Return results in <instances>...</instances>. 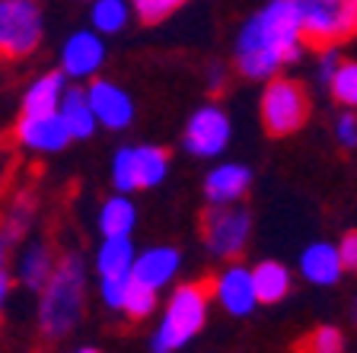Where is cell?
I'll return each instance as SVG.
<instances>
[{
    "label": "cell",
    "mask_w": 357,
    "mask_h": 353,
    "mask_svg": "<svg viewBox=\"0 0 357 353\" xmlns=\"http://www.w3.org/2000/svg\"><path fill=\"white\" fill-rule=\"evenodd\" d=\"M204 322H208V290H204V283H182L166 302L163 322L156 328L150 347L156 353L178 350L204 328Z\"/></svg>",
    "instance_id": "3"
},
{
    "label": "cell",
    "mask_w": 357,
    "mask_h": 353,
    "mask_svg": "<svg viewBox=\"0 0 357 353\" xmlns=\"http://www.w3.org/2000/svg\"><path fill=\"white\" fill-rule=\"evenodd\" d=\"M204 245L214 258H239L252 235V217L243 204H211L201 217Z\"/></svg>",
    "instance_id": "5"
},
{
    "label": "cell",
    "mask_w": 357,
    "mask_h": 353,
    "mask_svg": "<svg viewBox=\"0 0 357 353\" xmlns=\"http://www.w3.org/2000/svg\"><path fill=\"white\" fill-rule=\"evenodd\" d=\"M351 322H354V328H357V299H354V306H351Z\"/></svg>",
    "instance_id": "34"
},
{
    "label": "cell",
    "mask_w": 357,
    "mask_h": 353,
    "mask_svg": "<svg viewBox=\"0 0 357 353\" xmlns=\"http://www.w3.org/2000/svg\"><path fill=\"white\" fill-rule=\"evenodd\" d=\"M300 274L316 287H332L344 274L342 258H338V245L328 242H312L310 249L300 255Z\"/></svg>",
    "instance_id": "16"
},
{
    "label": "cell",
    "mask_w": 357,
    "mask_h": 353,
    "mask_svg": "<svg viewBox=\"0 0 357 353\" xmlns=\"http://www.w3.org/2000/svg\"><path fill=\"white\" fill-rule=\"evenodd\" d=\"M169 172V153L160 147H121L112 159V185L121 194L160 185Z\"/></svg>",
    "instance_id": "7"
},
{
    "label": "cell",
    "mask_w": 357,
    "mask_h": 353,
    "mask_svg": "<svg viewBox=\"0 0 357 353\" xmlns=\"http://www.w3.org/2000/svg\"><path fill=\"white\" fill-rule=\"evenodd\" d=\"M134 223H137V210H134L131 198H125L121 191L99 207V233L102 235H131Z\"/></svg>",
    "instance_id": "21"
},
{
    "label": "cell",
    "mask_w": 357,
    "mask_h": 353,
    "mask_svg": "<svg viewBox=\"0 0 357 353\" xmlns=\"http://www.w3.org/2000/svg\"><path fill=\"white\" fill-rule=\"evenodd\" d=\"M67 89V77L61 74H42L22 96V115H32V111H54L61 105V96Z\"/></svg>",
    "instance_id": "19"
},
{
    "label": "cell",
    "mask_w": 357,
    "mask_h": 353,
    "mask_svg": "<svg viewBox=\"0 0 357 353\" xmlns=\"http://www.w3.org/2000/svg\"><path fill=\"white\" fill-rule=\"evenodd\" d=\"M185 150L192 156L201 159H211V156H220L230 143V118L227 111L217 109V105H204L198 109L185 125V137H182Z\"/></svg>",
    "instance_id": "9"
},
{
    "label": "cell",
    "mask_w": 357,
    "mask_h": 353,
    "mask_svg": "<svg viewBox=\"0 0 357 353\" xmlns=\"http://www.w3.org/2000/svg\"><path fill=\"white\" fill-rule=\"evenodd\" d=\"M134 245L131 235H105L96 251V271L99 277H115V274H131L134 265Z\"/></svg>",
    "instance_id": "18"
},
{
    "label": "cell",
    "mask_w": 357,
    "mask_h": 353,
    "mask_svg": "<svg viewBox=\"0 0 357 353\" xmlns=\"http://www.w3.org/2000/svg\"><path fill=\"white\" fill-rule=\"evenodd\" d=\"M335 134H338V143L342 147H357V118L354 115H342L338 125H335Z\"/></svg>",
    "instance_id": "29"
},
{
    "label": "cell",
    "mask_w": 357,
    "mask_h": 353,
    "mask_svg": "<svg viewBox=\"0 0 357 353\" xmlns=\"http://www.w3.org/2000/svg\"><path fill=\"white\" fill-rule=\"evenodd\" d=\"M303 42L335 48L357 32V0H290Z\"/></svg>",
    "instance_id": "4"
},
{
    "label": "cell",
    "mask_w": 357,
    "mask_h": 353,
    "mask_svg": "<svg viewBox=\"0 0 357 353\" xmlns=\"http://www.w3.org/2000/svg\"><path fill=\"white\" fill-rule=\"evenodd\" d=\"M7 296H10V274H7V267H3V271H0V315H3Z\"/></svg>",
    "instance_id": "32"
},
{
    "label": "cell",
    "mask_w": 357,
    "mask_h": 353,
    "mask_svg": "<svg viewBox=\"0 0 357 353\" xmlns=\"http://www.w3.org/2000/svg\"><path fill=\"white\" fill-rule=\"evenodd\" d=\"M252 185V172L239 166V162H223L208 172L204 178V198L208 204H236Z\"/></svg>",
    "instance_id": "15"
},
{
    "label": "cell",
    "mask_w": 357,
    "mask_h": 353,
    "mask_svg": "<svg viewBox=\"0 0 357 353\" xmlns=\"http://www.w3.org/2000/svg\"><path fill=\"white\" fill-rule=\"evenodd\" d=\"M252 287L259 302H281L290 290V271L278 261H261L259 267H252Z\"/></svg>",
    "instance_id": "20"
},
{
    "label": "cell",
    "mask_w": 357,
    "mask_h": 353,
    "mask_svg": "<svg viewBox=\"0 0 357 353\" xmlns=\"http://www.w3.org/2000/svg\"><path fill=\"white\" fill-rule=\"evenodd\" d=\"M105 64V42L96 29L74 32L61 48V70L67 80H93Z\"/></svg>",
    "instance_id": "11"
},
{
    "label": "cell",
    "mask_w": 357,
    "mask_h": 353,
    "mask_svg": "<svg viewBox=\"0 0 357 353\" xmlns=\"http://www.w3.org/2000/svg\"><path fill=\"white\" fill-rule=\"evenodd\" d=\"M178 265H182V255H178L172 245H156V249H147L141 255H134V265H131V280L144 283L150 290H160L169 287L172 280L178 274Z\"/></svg>",
    "instance_id": "14"
},
{
    "label": "cell",
    "mask_w": 357,
    "mask_h": 353,
    "mask_svg": "<svg viewBox=\"0 0 357 353\" xmlns=\"http://www.w3.org/2000/svg\"><path fill=\"white\" fill-rule=\"evenodd\" d=\"M42 42L36 0H0V58H26Z\"/></svg>",
    "instance_id": "6"
},
{
    "label": "cell",
    "mask_w": 357,
    "mask_h": 353,
    "mask_svg": "<svg viewBox=\"0 0 357 353\" xmlns=\"http://www.w3.org/2000/svg\"><path fill=\"white\" fill-rule=\"evenodd\" d=\"M328 86H332V96L342 105L357 109V64H338Z\"/></svg>",
    "instance_id": "25"
},
{
    "label": "cell",
    "mask_w": 357,
    "mask_h": 353,
    "mask_svg": "<svg viewBox=\"0 0 357 353\" xmlns=\"http://www.w3.org/2000/svg\"><path fill=\"white\" fill-rule=\"evenodd\" d=\"M128 283H131V274H115V277H99V296L109 309H121L128 293Z\"/></svg>",
    "instance_id": "27"
},
{
    "label": "cell",
    "mask_w": 357,
    "mask_h": 353,
    "mask_svg": "<svg viewBox=\"0 0 357 353\" xmlns=\"http://www.w3.org/2000/svg\"><path fill=\"white\" fill-rule=\"evenodd\" d=\"M153 309H156V290L131 280V283H128V293H125V302H121V312H125L128 318H147Z\"/></svg>",
    "instance_id": "24"
},
{
    "label": "cell",
    "mask_w": 357,
    "mask_h": 353,
    "mask_svg": "<svg viewBox=\"0 0 357 353\" xmlns=\"http://www.w3.org/2000/svg\"><path fill=\"white\" fill-rule=\"evenodd\" d=\"M220 83H223V70L220 67H211V89H220Z\"/></svg>",
    "instance_id": "33"
},
{
    "label": "cell",
    "mask_w": 357,
    "mask_h": 353,
    "mask_svg": "<svg viewBox=\"0 0 357 353\" xmlns=\"http://www.w3.org/2000/svg\"><path fill=\"white\" fill-rule=\"evenodd\" d=\"M338 258H342L344 271H354L357 274V233H348L342 242H338Z\"/></svg>",
    "instance_id": "30"
},
{
    "label": "cell",
    "mask_w": 357,
    "mask_h": 353,
    "mask_svg": "<svg viewBox=\"0 0 357 353\" xmlns=\"http://www.w3.org/2000/svg\"><path fill=\"white\" fill-rule=\"evenodd\" d=\"M0 271H3V242H0Z\"/></svg>",
    "instance_id": "35"
},
{
    "label": "cell",
    "mask_w": 357,
    "mask_h": 353,
    "mask_svg": "<svg viewBox=\"0 0 357 353\" xmlns=\"http://www.w3.org/2000/svg\"><path fill=\"white\" fill-rule=\"evenodd\" d=\"M52 271H54V258H52V251L45 249L42 242H32L29 249L22 251V258H20V280L29 290H42V283L52 277Z\"/></svg>",
    "instance_id": "22"
},
{
    "label": "cell",
    "mask_w": 357,
    "mask_h": 353,
    "mask_svg": "<svg viewBox=\"0 0 357 353\" xmlns=\"http://www.w3.org/2000/svg\"><path fill=\"white\" fill-rule=\"evenodd\" d=\"M86 99L93 115H96V125L109 127V131H125L134 121V102L119 83L93 77V83L86 86Z\"/></svg>",
    "instance_id": "12"
},
{
    "label": "cell",
    "mask_w": 357,
    "mask_h": 353,
    "mask_svg": "<svg viewBox=\"0 0 357 353\" xmlns=\"http://www.w3.org/2000/svg\"><path fill=\"white\" fill-rule=\"evenodd\" d=\"M342 64V61H338V54L335 52H326V58H322V64H319V80L322 83H328L332 80V74H335V67Z\"/></svg>",
    "instance_id": "31"
},
{
    "label": "cell",
    "mask_w": 357,
    "mask_h": 353,
    "mask_svg": "<svg viewBox=\"0 0 357 353\" xmlns=\"http://www.w3.org/2000/svg\"><path fill=\"white\" fill-rule=\"evenodd\" d=\"M303 52V29L290 0H271L243 26L236 38V67L249 80H271Z\"/></svg>",
    "instance_id": "1"
},
{
    "label": "cell",
    "mask_w": 357,
    "mask_h": 353,
    "mask_svg": "<svg viewBox=\"0 0 357 353\" xmlns=\"http://www.w3.org/2000/svg\"><path fill=\"white\" fill-rule=\"evenodd\" d=\"M16 140L22 147L36 150V153H61L70 143V131H67L64 118L54 111H32V115H20L16 121Z\"/></svg>",
    "instance_id": "10"
},
{
    "label": "cell",
    "mask_w": 357,
    "mask_h": 353,
    "mask_svg": "<svg viewBox=\"0 0 357 353\" xmlns=\"http://www.w3.org/2000/svg\"><path fill=\"white\" fill-rule=\"evenodd\" d=\"M58 115L64 118L67 131H70V137L74 140H86L93 137V131H96V115H93V109H89V99H86V89L80 86H67L64 96H61V105H58Z\"/></svg>",
    "instance_id": "17"
},
{
    "label": "cell",
    "mask_w": 357,
    "mask_h": 353,
    "mask_svg": "<svg viewBox=\"0 0 357 353\" xmlns=\"http://www.w3.org/2000/svg\"><path fill=\"white\" fill-rule=\"evenodd\" d=\"M89 19H93V29L96 32L115 36V32H121L128 26V19H131V3H128V0H93Z\"/></svg>",
    "instance_id": "23"
},
{
    "label": "cell",
    "mask_w": 357,
    "mask_h": 353,
    "mask_svg": "<svg viewBox=\"0 0 357 353\" xmlns=\"http://www.w3.org/2000/svg\"><path fill=\"white\" fill-rule=\"evenodd\" d=\"M306 347H310L312 353H338L344 347V340H342V331H338V328L322 324V328L312 331V338L306 340Z\"/></svg>",
    "instance_id": "28"
},
{
    "label": "cell",
    "mask_w": 357,
    "mask_h": 353,
    "mask_svg": "<svg viewBox=\"0 0 357 353\" xmlns=\"http://www.w3.org/2000/svg\"><path fill=\"white\" fill-rule=\"evenodd\" d=\"M306 93L297 80H284V77H271L261 96V121L275 137L294 134L303 127L306 121Z\"/></svg>",
    "instance_id": "8"
},
{
    "label": "cell",
    "mask_w": 357,
    "mask_h": 353,
    "mask_svg": "<svg viewBox=\"0 0 357 353\" xmlns=\"http://www.w3.org/2000/svg\"><path fill=\"white\" fill-rule=\"evenodd\" d=\"M214 299L220 302V309L227 315H249L259 306L255 299V287H252V271L243 265H230L227 271H220V277L214 280Z\"/></svg>",
    "instance_id": "13"
},
{
    "label": "cell",
    "mask_w": 357,
    "mask_h": 353,
    "mask_svg": "<svg viewBox=\"0 0 357 353\" xmlns=\"http://www.w3.org/2000/svg\"><path fill=\"white\" fill-rule=\"evenodd\" d=\"M131 3H134V13L141 16L144 22H160L169 13H176L185 0H131Z\"/></svg>",
    "instance_id": "26"
},
{
    "label": "cell",
    "mask_w": 357,
    "mask_h": 353,
    "mask_svg": "<svg viewBox=\"0 0 357 353\" xmlns=\"http://www.w3.org/2000/svg\"><path fill=\"white\" fill-rule=\"evenodd\" d=\"M38 328L45 338H67L83 318L86 274L77 255H67L38 290Z\"/></svg>",
    "instance_id": "2"
}]
</instances>
